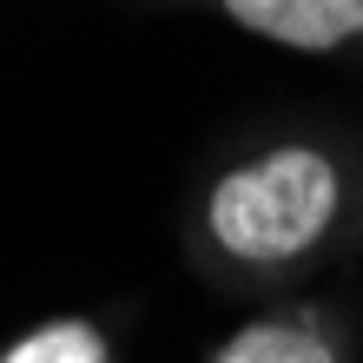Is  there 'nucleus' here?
I'll list each match as a JSON object with an SVG mask.
<instances>
[{"instance_id":"obj_3","label":"nucleus","mask_w":363,"mask_h":363,"mask_svg":"<svg viewBox=\"0 0 363 363\" xmlns=\"http://www.w3.org/2000/svg\"><path fill=\"white\" fill-rule=\"evenodd\" d=\"M211 363H337L330 337L311 324H291V317H271V324L238 330Z\"/></svg>"},{"instance_id":"obj_4","label":"nucleus","mask_w":363,"mask_h":363,"mask_svg":"<svg viewBox=\"0 0 363 363\" xmlns=\"http://www.w3.org/2000/svg\"><path fill=\"white\" fill-rule=\"evenodd\" d=\"M0 363H113V350H106L99 324H86V317H60V324L27 330Z\"/></svg>"},{"instance_id":"obj_2","label":"nucleus","mask_w":363,"mask_h":363,"mask_svg":"<svg viewBox=\"0 0 363 363\" xmlns=\"http://www.w3.org/2000/svg\"><path fill=\"white\" fill-rule=\"evenodd\" d=\"M225 13L297 53H330L363 33V0H225Z\"/></svg>"},{"instance_id":"obj_1","label":"nucleus","mask_w":363,"mask_h":363,"mask_svg":"<svg viewBox=\"0 0 363 363\" xmlns=\"http://www.w3.org/2000/svg\"><path fill=\"white\" fill-rule=\"evenodd\" d=\"M337 218V165L311 145H277V152L225 172L205 205V225L218 251L245 264H284L311 251Z\"/></svg>"}]
</instances>
